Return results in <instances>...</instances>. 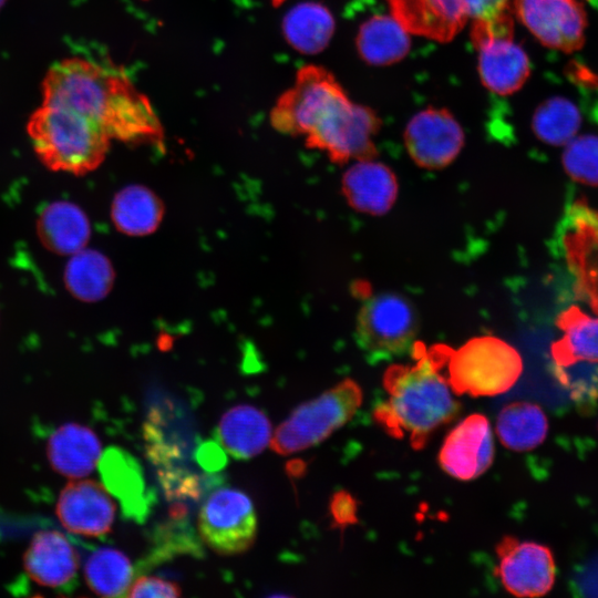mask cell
<instances>
[{"label":"cell","mask_w":598,"mask_h":598,"mask_svg":"<svg viewBox=\"0 0 598 598\" xmlns=\"http://www.w3.org/2000/svg\"><path fill=\"white\" fill-rule=\"evenodd\" d=\"M6 0H0V8L3 6Z\"/></svg>","instance_id":"37"},{"label":"cell","mask_w":598,"mask_h":598,"mask_svg":"<svg viewBox=\"0 0 598 598\" xmlns=\"http://www.w3.org/2000/svg\"><path fill=\"white\" fill-rule=\"evenodd\" d=\"M27 132L44 166L78 176L96 169L111 145L101 125L58 105L41 104L30 115Z\"/></svg>","instance_id":"3"},{"label":"cell","mask_w":598,"mask_h":598,"mask_svg":"<svg viewBox=\"0 0 598 598\" xmlns=\"http://www.w3.org/2000/svg\"><path fill=\"white\" fill-rule=\"evenodd\" d=\"M512 9L548 48L569 53L585 42L587 20L578 0H512Z\"/></svg>","instance_id":"10"},{"label":"cell","mask_w":598,"mask_h":598,"mask_svg":"<svg viewBox=\"0 0 598 598\" xmlns=\"http://www.w3.org/2000/svg\"><path fill=\"white\" fill-rule=\"evenodd\" d=\"M330 513L339 526L353 524L357 520L355 502L347 492H337L330 502Z\"/></svg>","instance_id":"35"},{"label":"cell","mask_w":598,"mask_h":598,"mask_svg":"<svg viewBox=\"0 0 598 598\" xmlns=\"http://www.w3.org/2000/svg\"><path fill=\"white\" fill-rule=\"evenodd\" d=\"M270 123L282 134L306 136V145L328 154L337 164L373 159V137L380 118L369 107L352 103L324 68H300L293 85L283 92L270 112Z\"/></svg>","instance_id":"1"},{"label":"cell","mask_w":598,"mask_h":598,"mask_svg":"<svg viewBox=\"0 0 598 598\" xmlns=\"http://www.w3.org/2000/svg\"><path fill=\"white\" fill-rule=\"evenodd\" d=\"M446 357V378L456 394H502L517 382L523 372L518 351L493 336L472 338L456 350L447 347Z\"/></svg>","instance_id":"5"},{"label":"cell","mask_w":598,"mask_h":598,"mask_svg":"<svg viewBox=\"0 0 598 598\" xmlns=\"http://www.w3.org/2000/svg\"><path fill=\"white\" fill-rule=\"evenodd\" d=\"M361 58L372 65H389L402 60L410 50V37L391 16H373L359 28L355 39Z\"/></svg>","instance_id":"23"},{"label":"cell","mask_w":598,"mask_h":598,"mask_svg":"<svg viewBox=\"0 0 598 598\" xmlns=\"http://www.w3.org/2000/svg\"><path fill=\"white\" fill-rule=\"evenodd\" d=\"M410 157L421 167L439 169L450 165L464 145V133L444 109L429 107L416 113L404 131Z\"/></svg>","instance_id":"12"},{"label":"cell","mask_w":598,"mask_h":598,"mask_svg":"<svg viewBox=\"0 0 598 598\" xmlns=\"http://www.w3.org/2000/svg\"><path fill=\"white\" fill-rule=\"evenodd\" d=\"M29 577L37 584L61 589L75 578L79 556L71 542L58 530H41L34 535L24 556Z\"/></svg>","instance_id":"17"},{"label":"cell","mask_w":598,"mask_h":598,"mask_svg":"<svg viewBox=\"0 0 598 598\" xmlns=\"http://www.w3.org/2000/svg\"><path fill=\"white\" fill-rule=\"evenodd\" d=\"M105 487L122 502L125 513L142 518L147 511L145 484L138 463L118 448H110L101 458Z\"/></svg>","instance_id":"24"},{"label":"cell","mask_w":598,"mask_h":598,"mask_svg":"<svg viewBox=\"0 0 598 598\" xmlns=\"http://www.w3.org/2000/svg\"><path fill=\"white\" fill-rule=\"evenodd\" d=\"M493 434L487 417L472 414L460 422L445 437L439 462L451 476L470 481L478 477L492 465Z\"/></svg>","instance_id":"13"},{"label":"cell","mask_w":598,"mask_h":598,"mask_svg":"<svg viewBox=\"0 0 598 598\" xmlns=\"http://www.w3.org/2000/svg\"><path fill=\"white\" fill-rule=\"evenodd\" d=\"M468 18L494 29L514 28L512 0H461Z\"/></svg>","instance_id":"33"},{"label":"cell","mask_w":598,"mask_h":598,"mask_svg":"<svg viewBox=\"0 0 598 598\" xmlns=\"http://www.w3.org/2000/svg\"><path fill=\"white\" fill-rule=\"evenodd\" d=\"M566 173L581 184L598 185V136L592 134L574 137L563 153Z\"/></svg>","instance_id":"31"},{"label":"cell","mask_w":598,"mask_h":598,"mask_svg":"<svg viewBox=\"0 0 598 598\" xmlns=\"http://www.w3.org/2000/svg\"><path fill=\"white\" fill-rule=\"evenodd\" d=\"M217 436L228 454L237 460H248L270 444L271 424L259 409L236 405L221 416Z\"/></svg>","instance_id":"21"},{"label":"cell","mask_w":598,"mask_h":598,"mask_svg":"<svg viewBox=\"0 0 598 598\" xmlns=\"http://www.w3.org/2000/svg\"><path fill=\"white\" fill-rule=\"evenodd\" d=\"M132 84L126 75L93 61L66 58L47 71L41 85L42 104L75 111L106 132L120 97Z\"/></svg>","instance_id":"4"},{"label":"cell","mask_w":598,"mask_h":598,"mask_svg":"<svg viewBox=\"0 0 598 598\" xmlns=\"http://www.w3.org/2000/svg\"><path fill=\"white\" fill-rule=\"evenodd\" d=\"M114 278V269L107 257L85 248L71 255L63 275L68 291L85 302L103 299L112 289Z\"/></svg>","instance_id":"26"},{"label":"cell","mask_w":598,"mask_h":598,"mask_svg":"<svg viewBox=\"0 0 598 598\" xmlns=\"http://www.w3.org/2000/svg\"><path fill=\"white\" fill-rule=\"evenodd\" d=\"M556 250L577 296L598 313V212L582 200L571 203L558 226Z\"/></svg>","instance_id":"8"},{"label":"cell","mask_w":598,"mask_h":598,"mask_svg":"<svg viewBox=\"0 0 598 598\" xmlns=\"http://www.w3.org/2000/svg\"><path fill=\"white\" fill-rule=\"evenodd\" d=\"M392 17L409 33L451 41L468 16L461 0H386Z\"/></svg>","instance_id":"16"},{"label":"cell","mask_w":598,"mask_h":598,"mask_svg":"<svg viewBox=\"0 0 598 598\" xmlns=\"http://www.w3.org/2000/svg\"><path fill=\"white\" fill-rule=\"evenodd\" d=\"M56 515L70 533L86 537L106 535L115 517V504L106 487L92 480L73 481L61 492Z\"/></svg>","instance_id":"14"},{"label":"cell","mask_w":598,"mask_h":598,"mask_svg":"<svg viewBox=\"0 0 598 598\" xmlns=\"http://www.w3.org/2000/svg\"><path fill=\"white\" fill-rule=\"evenodd\" d=\"M471 39L478 54V73L492 92L508 95L518 91L530 74V63L513 35L472 32Z\"/></svg>","instance_id":"15"},{"label":"cell","mask_w":598,"mask_h":598,"mask_svg":"<svg viewBox=\"0 0 598 598\" xmlns=\"http://www.w3.org/2000/svg\"><path fill=\"white\" fill-rule=\"evenodd\" d=\"M419 322L413 305L395 292L364 300L355 320L354 339L371 363L411 352Z\"/></svg>","instance_id":"7"},{"label":"cell","mask_w":598,"mask_h":598,"mask_svg":"<svg viewBox=\"0 0 598 598\" xmlns=\"http://www.w3.org/2000/svg\"><path fill=\"white\" fill-rule=\"evenodd\" d=\"M445 344L426 348L415 341L412 364H392L383 374L388 400L374 411L375 420L394 437L408 434L412 447L425 446L433 432L460 411L447 378Z\"/></svg>","instance_id":"2"},{"label":"cell","mask_w":598,"mask_h":598,"mask_svg":"<svg viewBox=\"0 0 598 598\" xmlns=\"http://www.w3.org/2000/svg\"><path fill=\"white\" fill-rule=\"evenodd\" d=\"M580 123L577 106L567 99L556 96L537 107L533 115L532 128L544 143L561 146L575 137Z\"/></svg>","instance_id":"30"},{"label":"cell","mask_w":598,"mask_h":598,"mask_svg":"<svg viewBox=\"0 0 598 598\" xmlns=\"http://www.w3.org/2000/svg\"><path fill=\"white\" fill-rule=\"evenodd\" d=\"M47 452L53 468L72 480L92 473L102 454L96 434L76 423H66L56 429L48 441Z\"/></svg>","instance_id":"19"},{"label":"cell","mask_w":598,"mask_h":598,"mask_svg":"<svg viewBox=\"0 0 598 598\" xmlns=\"http://www.w3.org/2000/svg\"><path fill=\"white\" fill-rule=\"evenodd\" d=\"M198 532L204 543L219 555L247 551L257 536V516L248 495L234 487L214 491L198 513Z\"/></svg>","instance_id":"9"},{"label":"cell","mask_w":598,"mask_h":598,"mask_svg":"<svg viewBox=\"0 0 598 598\" xmlns=\"http://www.w3.org/2000/svg\"><path fill=\"white\" fill-rule=\"evenodd\" d=\"M496 433L505 447L529 451L546 439L548 420L539 405L530 402H513L501 410Z\"/></svg>","instance_id":"28"},{"label":"cell","mask_w":598,"mask_h":598,"mask_svg":"<svg viewBox=\"0 0 598 598\" xmlns=\"http://www.w3.org/2000/svg\"><path fill=\"white\" fill-rule=\"evenodd\" d=\"M89 587L103 597H124L133 582V567L122 551L101 547L93 551L85 565Z\"/></svg>","instance_id":"29"},{"label":"cell","mask_w":598,"mask_h":598,"mask_svg":"<svg viewBox=\"0 0 598 598\" xmlns=\"http://www.w3.org/2000/svg\"><path fill=\"white\" fill-rule=\"evenodd\" d=\"M198 461L205 468L214 471L224 465L225 456L219 446L207 443L199 448Z\"/></svg>","instance_id":"36"},{"label":"cell","mask_w":598,"mask_h":598,"mask_svg":"<svg viewBox=\"0 0 598 598\" xmlns=\"http://www.w3.org/2000/svg\"><path fill=\"white\" fill-rule=\"evenodd\" d=\"M496 553L499 558L497 575L514 596L539 597L551 589L556 566L548 547L505 536L496 545Z\"/></svg>","instance_id":"11"},{"label":"cell","mask_w":598,"mask_h":598,"mask_svg":"<svg viewBox=\"0 0 598 598\" xmlns=\"http://www.w3.org/2000/svg\"><path fill=\"white\" fill-rule=\"evenodd\" d=\"M557 326L563 336L551 344L556 367L578 360L598 363V317L570 306L558 316Z\"/></svg>","instance_id":"22"},{"label":"cell","mask_w":598,"mask_h":598,"mask_svg":"<svg viewBox=\"0 0 598 598\" xmlns=\"http://www.w3.org/2000/svg\"><path fill=\"white\" fill-rule=\"evenodd\" d=\"M181 587L173 581L156 576H140L132 582L127 597H179Z\"/></svg>","instance_id":"34"},{"label":"cell","mask_w":598,"mask_h":598,"mask_svg":"<svg viewBox=\"0 0 598 598\" xmlns=\"http://www.w3.org/2000/svg\"><path fill=\"white\" fill-rule=\"evenodd\" d=\"M164 214L161 199L142 185H130L114 197L111 216L115 227L130 236L153 233Z\"/></svg>","instance_id":"27"},{"label":"cell","mask_w":598,"mask_h":598,"mask_svg":"<svg viewBox=\"0 0 598 598\" xmlns=\"http://www.w3.org/2000/svg\"><path fill=\"white\" fill-rule=\"evenodd\" d=\"M37 234L41 244L51 252L73 255L85 248L91 226L86 214L78 205L56 200L40 213Z\"/></svg>","instance_id":"20"},{"label":"cell","mask_w":598,"mask_h":598,"mask_svg":"<svg viewBox=\"0 0 598 598\" xmlns=\"http://www.w3.org/2000/svg\"><path fill=\"white\" fill-rule=\"evenodd\" d=\"M559 381L567 386L571 398L580 404H587L598 398V363L578 360L556 367Z\"/></svg>","instance_id":"32"},{"label":"cell","mask_w":598,"mask_h":598,"mask_svg":"<svg viewBox=\"0 0 598 598\" xmlns=\"http://www.w3.org/2000/svg\"><path fill=\"white\" fill-rule=\"evenodd\" d=\"M362 390L352 379H344L319 396L300 404L277 427L270 447L288 455L305 451L343 426L362 403Z\"/></svg>","instance_id":"6"},{"label":"cell","mask_w":598,"mask_h":598,"mask_svg":"<svg viewBox=\"0 0 598 598\" xmlns=\"http://www.w3.org/2000/svg\"><path fill=\"white\" fill-rule=\"evenodd\" d=\"M342 192L355 210L380 216L393 206L398 182L392 169L383 163L358 161L344 173Z\"/></svg>","instance_id":"18"},{"label":"cell","mask_w":598,"mask_h":598,"mask_svg":"<svg viewBox=\"0 0 598 598\" xmlns=\"http://www.w3.org/2000/svg\"><path fill=\"white\" fill-rule=\"evenodd\" d=\"M282 30L287 42L293 49L315 54L328 45L334 32V19L324 6L301 2L286 13Z\"/></svg>","instance_id":"25"}]
</instances>
